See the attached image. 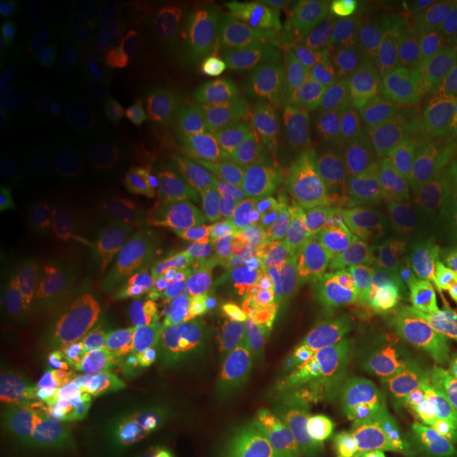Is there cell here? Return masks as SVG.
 <instances>
[{"instance_id":"cell-35","label":"cell","mask_w":457,"mask_h":457,"mask_svg":"<svg viewBox=\"0 0 457 457\" xmlns=\"http://www.w3.org/2000/svg\"><path fill=\"white\" fill-rule=\"evenodd\" d=\"M445 345H447L449 356L453 358V364L457 367V339H449V341H445Z\"/></svg>"},{"instance_id":"cell-18","label":"cell","mask_w":457,"mask_h":457,"mask_svg":"<svg viewBox=\"0 0 457 457\" xmlns=\"http://www.w3.org/2000/svg\"><path fill=\"white\" fill-rule=\"evenodd\" d=\"M262 295L279 310L295 313L313 288V273L303 259L282 242H271L259 256Z\"/></svg>"},{"instance_id":"cell-10","label":"cell","mask_w":457,"mask_h":457,"mask_svg":"<svg viewBox=\"0 0 457 457\" xmlns=\"http://www.w3.org/2000/svg\"><path fill=\"white\" fill-rule=\"evenodd\" d=\"M60 45L68 60L91 77L125 55V20L106 4L74 7L62 20Z\"/></svg>"},{"instance_id":"cell-31","label":"cell","mask_w":457,"mask_h":457,"mask_svg":"<svg viewBox=\"0 0 457 457\" xmlns=\"http://www.w3.org/2000/svg\"><path fill=\"white\" fill-rule=\"evenodd\" d=\"M37 307L38 305L26 293L24 286L17 282L9 271L0 270V316H3L4 328L26 327Z\"/></svg>"},{"instance_id":"cell-19","label":"cell","mask_w":457,"mask_h":457,"mask_svg":"<svg viewBox=\"0 0 457 457\" xmlns=\"http://www.w3.org/2000/svg\"><path fill=\"white\" fill-rule=\"evenodd\" d=\"M146 131V108L136 104L96 131L85 146V153L108 170H131L140 162Z\"/></svg>"},{"instance_id":"cell-33","label":"cell","mask_w":457,"mask_h":457,"mask_svg":"<svg viewBox=\"0 0 457 457\" xmlns=\"http://www.w3.org/2000/svg\"><path fill=\"white\" fill-rule=\"evenodd\" d=\"M441 328L443 339H457V267L449 271L441 290Z\"/></svg>"},{"instance_id":"cell-24","label":"cell","mask_w":457,"mask_h":457,"mask_svg":"<svg viewBox=\"0 0 457 457\" xmlns=\"http://www.w3.org/2000/svg\"><path fill=\"white\" fill-rule=\"evenodd\" d=\"M245 74L239 71H227L199 79L185 91L176 106L202 119L204 123H212L219 114L236 102L239 89L245 87Z\"/></svg>"},{"instance_id":"cell-30","label":"cell","mask_w":457,"mask_h":457,"mask_svg":"<svg viewBox=\"0 0 457 457\" xmlns=\"http://www.w3.org/2000/svg\"><path fill=\"white\" fill-rule=\"evenodd\" d=\"M253 20L254 4L228 3L219 20H216V24L210 28L208 41L220 54L233 57L237 62V57L245 45V38H248L250 30H253Z\"/></svg>"},{"instance_id":"cell-34","label":"cell","mask_w":457,"mask_h":457,"mask_svg":"<svg viewBox=\"0 0 457 457\" xmlns=\"http://www.w3.org/2000/svg\"><path fill=\"white\" fill-rule=\"evenodd\" d=\"M430 403L436 420L447 428V432L457 441V392L434 390L430 394Z\"/></svg>"},{"instance_id":"cell-15","label":"cell","mask_w":457,"mask_h":457,"mask_svg":"<svg viewBox=\"0 0 457 457\" xmlns=\"http://www.w3.org/2000/svg\"><path fill=\"white\" fill-rule=\"evenodd\" d=\"M227 71H237V62L212 47L208 34L180 30L174 51L151 85V98L162 108L176 106L185 91L199 79Z\"/></svg>"},{"instance_id":"cell-32","label":"cell","mask_w":457,"mask_h":457,"mask_svg":"<svg viewBox=\"0 0 457 457\" xmlns=\"http://www.w3.org/2000/svg\"><path fill=\"white\" fill-rule=\"evenodd\" d=\"M227 4L222 3H210V0H195V3H180L179 4V17L182 30L191 32H210V28L216 24L222 11Z\"/></svg>"},{"instance_id":"cell-29","label":"cell","mask_w":457,"mask_h":457,"mask_svg":"<svg viewBox=\"0 0 457 457\" xmlns=\"http://www.w3.org/2000/svg\"><path fill=\"white\" fill-rule=\"evenodd\" d=\"M396 457H457V441L430 426H403L392 432Z\"/></svg>"},{"instance_id":"cell-5","label":"cell","mask_w":457,"mask_h":457,"mask_svg":"<svg viewBox=\"0 0 457 457\" xmlns=\"http://www.w3.org/2000/svg\"><path fill=\"white\" fill-rule=\"evenodd\" d=\"M457 20L441 11L404 17L377 45V68L387 91L415 117L436 114L447 89Z\"/></svg>"},{"instance_id":"cell-25","label":"cell","mask_w":457,"mask_h":457,"mask_svg":"<svg viewBox=\"0 0 457 457\" xmlns=\"http://www.w3.org/2000/svg\"><path fill=\"white\" fill-rule=\"evenodd\" d=\"M43 162H24L11 171L0 193V233L9 231L30 210L37 208L45 191Z\"/></svg>"},{"instance_id":"cell-1","label":"cell","mask_w":457,"mask_h":457,"mask_svg":"<svg viewBox=\"0 0 457 457\" xmlns=\"http://www.w3.org/2000/svg\"><path fill=\"white\" fill-rule=\"evenodd\" d=\"M159 303L174 328L197 341L225 345L261 322L248 273L193 237L159 248Z\"/></svg>"},{"instance_id":"cell-11","label":"cell","mask_w":457,"mask_h":457,"mask_svg":"<svg viewBox=\"0 0 457 457\" xmlns=\"http://www.w3.org/2000/svg\"><path fill=\"white\" fill-rule=\"evenodd\" d=\"M202 180L208 193L222 205L259 204L279 193L273 170L261 155L237 148L205 145Z\"/></svg>"},{"instance_id":"cell-3","label":"cell","mask_w":457,"mask_h":457,"mask_svg":"<svg viewBox=\"0 0 457 457\" xmlns=\"http://www.w3.org/2000/svg\"><path fill=\"white\" fill-rule=\"evenodd\" d=\"M259 322L225 343L216 362L228 413L248 430H278L296 413L303 396L301 364Z\"/></svg>"},{"instance_id":"cell-28","label":"cell","mask_w":457,"mask_h":457,"mask_svg":"<svg viewBox=\"0 0 457 457\" xmlns=\"http://www.w3.org/2000/svg\"><path fill=\"white\" fill-rule=\"evenodd\" d=\"M265 131V125L245 111L242 100L237 98L231 106L225 108V111L214 119L210 134L205 136V145L228 146L244 153L261 155V142Z\"/></svg>"},{"instance_id":"cell-9","label":"cell","mask_w":457,"mask_h":457,"mask_svg":"<svg viewBox=\"0 0 457 457\" xmlns=\"http://www.w3.org/2000/svg\"><path fill=\"white\" fill-rule=\"evenodd\" d=\"M134 89H140L138 77L123 55L121 60L87 77L66 106L51 119L47 134L72 153L85 151L91 136L123 112Z\"/></svg>"},{"instance_id":"cell-14","label":"cell","mask_w":457,"mask_h":457,"mask_svg":"<svg viewBox=\"0 0 457 457\" xmlns=\"http://www.w3.org/2000/svg\"><path fill=\"white\" fill-rule=\"evenodd\" d=\"M320 13L322 11L288 7L276 0L254 3L253 30L237 57V71L248 77L256 68L288 55L299 47V34L307 21Z\"/></svg>"},{"instance_id":"cell-23","label":"cell","mask_w":457,"mask_h":457,"mask_svg":"<svg viewBox=\"0 0 457 457\" xmlns=\"http://www.w3.org/2000/svg\"><path fill=\"white\" fill-rule=\"evenodd\" d=\"M373 420L330 417L313 436L310 457H375Z\"/></svg>"},{"instance_id":"cell-13","label":"cell","mask_w":457,"mask_h":457,"mask_svg":"<svg viewBox=\"0 0 457 457\" xmlns=\"http://www.w3.org/2000/svg\"><path fill=\"white\" fill-rule=\"evenodd\" d=\"M0 430L4 441L26 457H57L64 449L55 417L26 387L9 386L3 392Z\"/></svg>"},{"instance_id":"cell-7","label":"cell","mask_w":457,"mask_h":457,"mask_svg":"<svg viewBox=\"0 0 457 457\" xmlns=\"http://www.w3.org/2000/svg\"><path fill=\"white\" fill-rule=\"evenodd\" d=\"M153 231L134 216L94 212L74 220L79 286L108 310L125 316V273Z\"/></svg>"},{"instance_id":"cell-17","label":"cell","mask_w":457,"mask_h":457,"mask_svg":"<svg viewBox=\"0 0 457 457\" xmlns=\"http://www.w3.org/2000/svg\"><path fill=\"white\" fill-rule=\"evenodd\" d=\"M358 114V94L353 85L339 72H324L313 83L299 117L305 121L324 151H333L345 140Z\"/></svg>"},{"instance_id":"cell-16","label":"cell","mask_w":457,"mask_h":457,"mask_svg":"<svg viewBox=\"0 0 457 457\" xmlns=\"http://www.w3.org/2000/svg\"><path fill=\"white\" fill-rule=\"evenodd\" d=\"M279 193L259 204L208 205L199 210V227L214 244L233 253H262L273 242Z\"/></svg>"},{"instance_id":"cell-27","label":"cell","mask_w":457,"mask_h":457,"mask_svg":"<svg viewBox=\"0 0 457 457\" xmlns=\"http://www.w3.org/2000/svg\"><path fill=\"white\" fill-rule=\"evenodd\" d=\"M54 24V9L41 0H4L0 4V41L28 45L38 41Z\"/></svg>"},{"instance_id":"cell-8","label":"cell","mask_w":457,"mask_h":457,"mask_svg":"<svg viewBox=\"0 0 457 457\" xmlns=\"http://www.w3.org/2000/svg\"><path fill=\"white\" fill-rule=\"evenodd\" d=\"M54 398L62 417L79 436L112 445L121 436L128 409L117 377L100 362L74 364L55 379Z\"/></svg>"},{"instance_id":"cell-26","label":"cell","mask_w":457,"mask_h":457,"mask_svg":"<svg viewBox=\"0 0 457 457\" xmlns=\"http://www.w3.org/2000/svg\"><path fill=\"white\" fill-rule=\"evenodd\" d=\"M0 81L3 94H7L17 114L30 111L37 102L45 83V71L37 54L28 49H17L3 60L0 66Z\"/></svg>"},{"instance_id":"cell-6","label":"cell","mask_w":457,"mask_h":457,"mask_svg":"<svg viewBox=\"0 0 457 457\" xmlns=\"http://www.w3.org/2000/svg\"><path fill=\"white\" fill-rule=\"evenodd\" d=\"M0 270L9 271L37 305L79 286L74 222L37 208L0 233Z\"/></svg>"},{"instance_id":"cell-4","label":"cell","mask_w":457,"mask_h":457,"mask_svg":"<svg viewBox=\"0 0 457 457\" xmlns=\"http://www.w3.org/2000/svg\"><path fill=\"white\" fill-rule=\"evenodd\" d=\"M369 295L400 312L424 310L451 271V245L441 233L409 219H387L364 244Z\"/></svg>"},{"instance_id":"cell-21","label":"cell","mask_w":457,"mask_h":457,"mask_svg":"<svg viewBox=\"0 0 457 457\" xmlns=\"http://www.w3.org/2000/svg\"><path fill=\"white\" fill-rule=\"evenodd\" d=\"M313 290L330 310L350 316L369 299V286L360 273L356 248L345 245L318 273H313Z\"/></svg>"},{"instance_id":"cell-2","label":"cell","mask_w":457,"mask_h":457,"mask_svg":"<svg viewBox=\"0 0 457 457\" xmlns=\"http://www.w3.org/2000/svg\"><path fill=\"white\" fill-rule=\"evenodd\" d=\"M128 413L136 432L162 449H191L210 430L212 404L202 377L162 337L136 339L128 353Z\"/></svg>"},{"instance_id":"cell-12","label":"cell","mask_w":457,"mask_h":457,"mask_svg":"<svg viewBox=\"0 0 457 457\" xmlns=\"http://www.w3.org/2000/svg\"><path fill=\"white\" fill-rule=\"evenodd\" d=\"M179 7L145 4L125 15V57L142 85H153L180 37Z\"/></svg>"},{"instance_id":"cell-20","label":"cell","mask_w":457,"mask_h":457,"mask_svg":"<svg viewBox=\"0 0 457 457\" xmlns=\"http://www.w3.org/2000/svg\"><path fill=\"white\" fill-rule=\"evenodd\" d=\"M327 151L299 114L271 125L261 142L262 162L273 171H310L318 168Z\"/></svg>"},{"instance_id":"cell-22","label":"cell","mask_w":457,"mask_h":457,"mask_svg":"<svg viewBox=\"0 0 457 457\" xmlns=\"http://www.w3.org/2000/svg\"><path fill=\"white\" fill-rule=\"evenodd\" d=\"M316 55L310 47L299 45L288 55L256 68L245 79L248 94H310L316 72Z\"/></svg>"}]
</instances>
